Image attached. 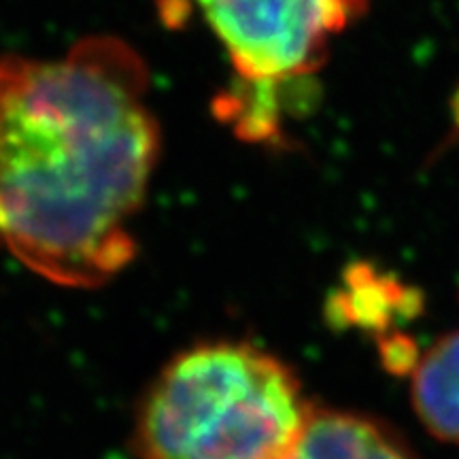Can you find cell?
<instances>
[{
  "label": "cell",
  "mask_w": 459,
  "mask_h": 459,
  "mask_svg": "<svg viewBox=\"0 0 459 459\" xmlns=\"http://www.w3.org/2000/svg\"><path fill=\"white\" fill-rule=\"evenodd\" d=\"M143 57L88 37L62 57L0 56V249L39 277L94 290L136 255L160 126Z\"/></svg>",
  "instance_id": "1"
},
{
  "label": "cell",
  "mask_w": 459,
  "mask_h": 459,
  "mask_svg": "<svg viewBox=\"0 0 459 459\" xmlns=\"http://www.w3.org/2000/svg\"><path fill=\"white\" fill-rule=\"evenodd\" d=\"M283 359L245 341H206L166 361L139 402V459H285L313 415Z\"/></svg>",
  "instance_id": "2"
},
{
  "label": "cell",
  "mask_w": 459,
  "mask_h": 459,
  "mask_svg": "<svg viewBox=\"0 0 459 459\" xmlns=\"http://www.w3.org/2000/svg\"><path fill=\"white\" fill-rule=\"evenodd\" d=\"M243 88L279 108L281 90L324 66L330 41L364 13L368 0H192Z\"/></svg>",
  "instance_id": "3"
},
{
  "label": "cell",
  "mask_w": 459,
  "mask_h": 459,
  "mask_svg": "<svg viewBox=\"0 0 459 459\" xmlns=\"http://www.w3.org/2000/svg\"><path fill=\"white\" fill-rule=\"evenodd\" d=\"M285 459H412L392 429L353 412L315 409Z\"/></svg>",
  "instance_id": "4"
},
{
  "label": "cell",
  "mask_w": 459,
  "mask_h": 459,
  "mask_svg": "<svg viewBox=\"0 0 459 459\" xmlns=\"http://www.w3.org/2000/svg\"><path fill=\"white\" fill-rule=\"evenodd\" d=\"M411 400L429 434L459 445V332L436 341L412 364Z\"/></svg>",
  "instance_id": "5"
}]
</instances>
